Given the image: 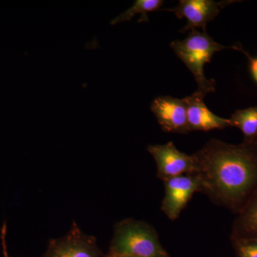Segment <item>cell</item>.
Here are the masks:
<instances>
[{"instance_id": "obj_9", "label": "cell", "mask_w": 257, "mask_h": 257, "mask_svg": "<svg viewBox=\"0 0 257 257\" xmlns=\"http://www.w3.org/2000/svg\"><path fill=\"white\" fill-rule=\"evenodd\" d=\"M205 96L198 92L186 96L183 100L187 106V122L190 132H209L233 126L231 120L216 116L204 104Z\"/></svg>"}, {"instance_id": "obj_8", "label": "cell", "mask_w": 257, "mask_h": 257, "mask_svg": "<svg viewBox=\"0 0 257 257\" xmlns=\"http://www.w3.org/2000/svg\"><path fill=\"white\" fill-rule=\"evenodd\" d=\"M150 109L165 133L187 135L190 133L187 122V106L183 99L160 96L152 101Z\"/></svg>"}, {"instance_id": "obj_15", "label": "cell", "mask_w": 257, "mask_h": 257, "mask_svg": "<svg viewBox=\"0 0 257 257\" xmlns=\"http://www.w3.org/2000/svg\"><path fill=\"white\" fill-rule=\"evenodd\" d=\"M6 236H7V224L6 222H4L1 229V242L2 246H3V255L5 257H9L8 251V246H7L6 241Z\"/></svg>"}, {"instance_id": "obj_2", "label": "cell", "mask_w": 257, "mask_h": 257, "mask_svg": "<svg viewBox=\"0 0 257 257\" xmlns=\"http://www.w3.org/2000/svg\"><path fill=\"white\" fill-rule=\"evenodd\" d=\"M170 257L162 246L156 229L143 221L133 218L115 224L114 234L105 256Z\"/></svg>"}, {"instance_id": "obj_10", "label": "cell", "mask_w": 257, "mask_h": 257, "mask_svg": "<svg viewBox=\"0 0 257 257\" xmlns=\"http://www.w3.org/2000/svg\"><path fill=\"white\" fill-rule=\"evenodd\" d=\"M236 215L231 238L257 236V192Z\"/></svg>"}, {"instance_id": "obj_12", "label": "cell", "mask_w": 257, "mask_h": 257, "mask_svg": "<svg viewBox=\"0 0 257 257\" xmlns=\"http://www.w3.org/2000/svg\"><path fill=\"white\" fill-rule=\"evenodd\" d=\"M163 3L162 0H136L132 8L113 19L110 24L115 25L123 22L130 21L138 14L141 15L138 23H147L149 22V13L160 10Z\"/></svg>"}, {"instance_id": "obj_7", "label": "cell", "mask_w": 257, "mask_h": 257, "mask_svg": "<svg viewBox=\"0 0 257 257\" xmlns=\"http://www.w3.org/2000/svg\"><path fill=\"white\" fill-rule=\"evenodd\" d=\"M232 3L235 1L180 0L178 6L164 10L173 13L179 19L187 20V25L181 30V32H190L198 28L206 31L208 23L214 20L221 9Z\"/></svg>"}, {"instance_id": "obj_14", "label": "cell", "mask_w": 257, "mask_h": 257, "mask_svg": "<svg viewBox=\"0 0 257 257\" xmlns=\"http://www.w3.org/2000/svg\"><path fill=\"white\" fill-rule=\"evenodd\" d=\"M231 48L242 52V53L244 54V55L248 57V62H249L250 72H251L253 80L257 83V57H251L249 54L247 53L246 51L243 50L240 44H236L234 46L231 47Z\"/></svg>"}, {"instance_id": "obj_6", "label": "cell", "mask_w": 257, "mask_h": 257, "mask_svg": "<svg viewBox=\"0 0 257 257\" xmlns=\"http://www.w3.org/2000/svg\"><path fill=\"white\" fill-rule=\"evenodd\" d=\"M147 150L156 162L157 177L163 182L194 172L195 162L192 155L179 151L173 142L165 145H150Z\"/></svg>"}, {"instance_id": "obj_1", "label": "cell", "mask_w": 257, "mask_h": 257, "mask_svg": "<svg viewBox=\"0 0 257 257\" xmlns=\"http://www.w3.org/2000/svg\"><path fill=\"white\" fill-rule=\"evenodd\" d=\"M192 156L200 193L216 205L237 214L257 192V143L211 139Z\"/></svg>"}, {"instance_id": "obj_16", "label": "cell", "mask_w": 257, "mask_h": 257, "mask_svg": "<svg viewBox=\"0 0 257 257\" xmlns=\"http://www.w3.org/2000/svg\"><path fill=\"white\" fill-rule=\"evenodd\" d=\"M104 257H132V256H122V255H117V256H104Z\"/></svg>"}, {"instance_id": "obj_4", "label": "cell", "mask_w": 257, "mask_h": 257, "mask_svg": "<svg viewBox=\"0 0 257 257\" xmlns=\"http://www.w3.org/2000/svg\"><path fill=\"white\" fill-rule=\"evenodd\" d=\"M95 236L86 234L75 221L63 237L49 241L42 257H104Z\"/></svg>"}, {"instance_id": "obj_13", "label": "cell", "mask_w": 257, "mask_h": 257, "mask_svg": "<svg viewBox=\"0 0 257 257\" xmlns=\"http://www.w3.org/2000/svg\"><path fill=\"white\" fill-rule=\"evenodd\" d=\"M236 257H257V236L231 238Z\"/></svg>"}, {"instance_id": "obj_5", "label": "cell", "mask_w": 257, "mask_h": 257, "mask_svg": "<svg viewBox=\"0 0 257 257\" xmlns=\"http://www.w3.org/2000/svg\"><path fill=\"white\" fill-rule=\"evenodd\" d=\"M165 196L161 210L171 221L178 219L195 193L201 192V182L194 174L184 175L164 182Z\"/></svg>"}, {"instance_id": "obj_11", "label": "cell", "mask_w": 257, "mask_h": 257, "mask_svg": "<svg viewBox=\"0 0 257 257\" xmlns=\"http://www.w3.org/2000/svg\"><path fill=\"white\" fill-rule=\"evenodd\" d=\"M229 119L241 130L243 143H257V106L236 110Z\"/></svg>"}, {"instance_id": "obj_3", "label": "cell", "mask_w": 257, "mask_h": 257, "mask_svg": "<svg viewBox=\"0 0 257 257\" xmlns=\"http://www.w3.org/2000/svg\"><path fill=\"white\" fill-rule=\"evenodd\" d=\"M170 46L194 75L197 83V92L205 96L209 93L214 92L216 82L207 79L204 75V66L211 62L216 52L231 47L223 46L214 41L207 31L198 30L189 32L188 36L183 40L171 42Z\"/></svg>"}]
</instances>
